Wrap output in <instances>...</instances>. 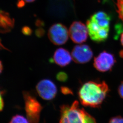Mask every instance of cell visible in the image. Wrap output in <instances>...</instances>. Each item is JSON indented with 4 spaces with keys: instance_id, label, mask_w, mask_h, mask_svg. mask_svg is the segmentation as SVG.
Listing matches in <instances>:
<instances>
[{
    "instance_id": "8fae6325",
    "label": "cell",
    "mask_w": 123,
    "mask_h": 123,
    "mask_svg": "<svg viewBox=\"0 0 123 123\" xmlns=\"http://www.w3.org/2000/svg\"><path fill=\"white\" fill-rule=\"evenodd\" d=\"M14 19L11 18L8 13L1 11L0 12V28L2 33L10 31L14 26Z\"/></svg>"
},
{
    "instance_id": "2e32d148",
    "label": "cell",
    "mask_w": 123,
    "mask_h": 123,
    "mask_svg": "<svg viewBox=\"0 0 123 123\" xmlns=\"http://www.w3.org/2000/svg\"><path fill=\"white\" fill-rule=\"evenodd\" d=\"M22 32L23 34L26 35H30L32 33V30L30 28L27 26H25L22 28Z\"/></svg>"
},
{
    "instance_id": "5bb4252c",
    "label": "cell",
    "mask_w": 123,
    "mask_h": 123,
    "mask_svg": "<svg viewBox=\"0 0 123 123\" xmlns=\"http://www.w3.org/2000/svg\"><path fill=\"white\" fill-rule=\"evenodd\" d=\"M57 79L60 81L65 82L68 79V75L64 72H60L57 74Z\"/></svg>"
},
{
    "instance_id": "8992f818",
    "label": "cell",
    "mask_w": 123,
    "mask_h": 123,
    "mask_svg": "<svg viewBox=\"0 0 123 123\" xmlns=\"http://www.w3.org/2000/svg\"><path fill=\"white\" fill-rule=\"evenodd\" d=\"M116 62L114 55L105 51L94 58L93 65L99 72H108L112 69Z\"/></svg>"
},
{
    "instance_id": "7a4b0ae2",
    "label": "cell",
    "mask_w": 123,
    "mask_h": 123,
    "mask_svg": "<svg viewBox=\"0 0 123 123\" xmlns=\"http://www.w3.org/2000/svg\"><path fill=\"white\" fill-rule=\"evenodd\" d=\"M60 109L59 123H96L94 117L80 107L77 101L70 106L63 105Z\"/></svg>"
},
{
    "instance_id": "e0dca14e",
    "label": "cell",
    "mask_w": 123,
    "mask_h": 123,
    "mask_svg": "<svg viewBox=\"0 0 123 123\" xmlns=\"http://www.w3.org/2000/svg\"><path fill=\"white\" fill-rule=\"evenodd\" d=\"M61 91L64 94H73L72 91L68 87H62Z\"/></svg>"
},
{
    "instance_id": "30bf717a",
    "label": "cell",
    "mask_w": 123,
    "mask_h": 123,
    "mask_svg": "<svg viewBox=\"0 0 123 123\" xmlns=\"http://www.w3.org/2000/svg\"><path fill=\"white\" fill-rule=\"evenodd\" d=\"M54 62L59 66L65 67L71 63L72 60L71 55L68 50L63 48L57 49L53 56Z\"/></svg>"
},
{
    "instance_id": "603a6c76",
    "label": "cell",
    "mask_w": 123,
    "mask_h": 123,
    "mask_svg": "<svg viewBox=\"0 0 123 123\" xmlns=\"http://www.w3.org/2000/svg\"><path fill=\"white\" fill-rule=\"evenodd\" d=\"M120 55L121 57H123V52L121 51V53H120Z\"/></svg>"
},
{
    "instance_id": "d6986e66",
    "label": "cell",
    "mask_w": 123,
    "mask_h": 123,
    "mask_svg": "<svg viewBox=\"0 0 123 123\" xmlns=\"http://www.w3.org/2000/svg\"><path fill=\"white\" fill-rule=\"evenodd\" d=\"M25 2L23 0H19L18 3V7H22L25 5Z\"/></svg>"
},
{
    "instance_id": "9c48e42d",
    "label": "cell",
    "mask_w": 123,
    "mask_h": 123,
    "mask_svg": "<svg viewBox=\"0 0 123 123\" xmlns=\"http://www.w3.org/2000/svg\"><path fill=\"white\" fill-rule=\"evenodd\" d=\"M93 55L90 47L85 44L76 45L71 52L72 59L75 63L80 64L88 63L92 59Z\"/></svg>"
},
{
    "instance_id": "7402d4cb",
    "label": "cell",
    "mask_w": 123,
    "mask_h": 123,
    "mask_svg": "<svg viewBox=\"0 0 123 123\" xmlns=\"http://www.w3.org/2000/svg\"><path fill=\"white\" fill-rule=\"evenodd\" d=\"M24 1H25L27 2H31L35 1V0H24Z\"/></svg>"
},
{
    "instance_id": "277c9868",
    "label": "cell",
    "mask_w": 123,
    "mask_h": 123,
    "mask_svg": "<svg viewBox=\"0 0 123 123\" xmlns=\"http://www.w3.org/2000/svg\"><path fill=\"white\" fill-rule=\"evenodd\" d=\"M86 26L90 37L93 41L104 42L108 37L110 27L96 23L90 18L87 20Z\"/></svg>"
},
{
    "instance_id": "ac0fdd59",
    "label": "cell",
    "mask_w": 123,
    "mask_h": 123,
    "mask_svg": "<svg viewBox=\"0 0 123 123\" xmlns=\"http://www.w3.org/2000/svg\"><path fill=\"white\" fill-rule=\"evenodd\" d=\"M118 92L121 98L123 99V81L121 82L118 88Z\"/></svg>"
},
{
    "instance_id": "4fadbf2b",
    "label": "cell",
    "mask_w": 123,
    "mask_h": 123,
    "mask_svg": "<svg viewBox=\"0 0 123 123\" xmlns=\"http://www.w3.org/2000/svg\"><path fill=\"white\" fill-rule=\"evenodd\" d=\"M116 3L117 6V13L119 14V17L123 21V0H117Z\"/></svg>"
},
{
    "instance_id": "52a82bcc",
    "label": "cell",
    "mask_w": 123,
    "mask_h": 123,
    "mask_svg": "<svg viewBox=\"0 0 123 123\" xmlns=\"http://www.w3.org/2000/svg\"><path fill=\"white\" fill-rule=\"evenodd\" d=\"M68 32L71 39L76 43H83L88 38L87 26L80 22H73L70 26Z\"/></svg>"
},
{
    "instance_id": "3957f363",
    "label": "cell",
    "mask_w": 123,
    "mask_h": 123,
    "mask_svg": "<svg viewBox=\"0 0 123 123\" xmlns=\"http://www.w3.org/2000/svg\"><path fill=\"white\" fill-rule=\"evenodd\" d=\"M25 110L27 119L30 123H38L42 107L36 98L29 92H24Z\"/></svg>"
},
{
    "instance_id": "ba28073f",
    "label": "cell",
    "mask_w": 123,
    "mask_h": 123,
    "mask_svg": "<svg viewBox=\"0 0 123 123\" xmlns=\"http://www.w3.org/2000/svg\"><path fill=\"white\" fill-rule=\"evenodd\" d=\"M36 89L39 95L47 100H52L57 94L55 85L49 79H43L40 81L36 85Z\"/></svg>"
},
{
    "instance_id": "9a60e30c",
    "label": "cell",
    "mask_w": 123,
    "mask_h": 123,
    "mask_svg": "<svg viewBox=\"0 0 123 123\" xmlns=\"http://www.w3.org/2000/svg\"><path fill=\"white\" fill-rule=\"evenodd\" d=\"M108 123H123V117L116 116L112 117Z\"/></svg>"
},
{
    "instance_id": "5b68a950",
    "label": "cell",
    "mask_w": 123,
    "mask_h": 123,
    "mask_svg": "<svg viewBox=\"0 0 123 123\" xmlns=\"http://www.w3.org/2000/svg\"><path fill=\"white\" fill-rule=\"evenodd\" d=\"M48 36L53 43L56 45H62L68 41L69 32L65 26L62 24H55L49 29Z\"/></svg>"
},
{
    "instance_id": "6da1fadb",
    "label": "cell",
    "mask_w": 123,
    "mask_h": 123,
    "mask_svg": "<svg viewBox=\"0 0 123 123\" xmlns=\"http://www.w3.org/2000/svg\"><path fill=\"white\" fill-rule=\"evenodd\" d=\"M109 91L108 85L104 81H90L82 85L78 96L83 105L97 108L100 107Z\"/></svg>"
},
{
    "instance_id": "44dd1931",
    "label": "cell",
    "mask_w": 123,
    "mask_h": 123,
    "mask_svg": "<svg viewBox=\"0 0 123 123\" xmlns=\"http://www.w3.org/2000/svg\"><path fill=\"white\" fill-rule=\"evenodd\" d=\"M121 42L122 45L123 46V32L122 33L121 35Z\"/></svg>"
},
{
    "instance_id": "ffe728a7",
    "label": "cell",
    "mask_w": 123,
    "mask_h": 123,
    "mask_svg": "<svg viewBox=\"0 0 123 123\" xmlns=\"http://www.w3.org/2000/svg\"><path fill=\"white\" fill-rule=\"evenodd\" d=\"M2 94H0V110L2 111L4 107V101L2 100Z\"/></svg>"
},
{
    "instance_id": "7c38bea8",
    "label": "cell",
    "mask_w": 123,
    "mask_h": 123,
    "mask_svg": "<svg viewBox=\"0 0 123 123\" xmlns=\"http://www.w3.org/2000/svg\"><path fill=\"white\" fill-rule=\"evenodd\" d=\"M9 123H30V122L23 116L16 115L12 117Z\"/></svg>"
}]
</instances>
